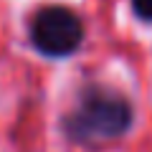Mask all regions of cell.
Listing matches in <instances>:
<instances>
[{
  "label": "cell",
  "mask_w": 152,
  "mask_h": 152,
  "mask_svg": "<svg viewBox=\"0 0 152 152\" xmlns=\"http://www.w3.org/2000/svg\"><path fill=\"white\" fill-rule=\"evenodd\" d=\"M129 124L132 107L122 94L107 86H89L66 117V134L81 145H102L122 137Z\"/></svg>",
  "instance_id": "6da1fadb"
},
{
  "label": "cell",
  "mask_w": 152,
  "mask_h": 152,
  "mask_svg": "<svg viewBox=\"0 0 152 152\" xmlns=\"http://www.w3.org/2000/svg\"><path fill=\"white\" fill-rule=\"evenodd\" d=\"M31 38L41 53L51 58H64L81 46L84 26L74 10L61 5H48L36 13L31 26Z\"/></svg>",
  "instance_id": "7a4b0ae2"
},
{
  "label": "cell",
  "mask_w": 152,
  "mask_h": 152,
  "mask_svg": "<svg viewBox=\"0 0 152 152\" xmlns=\"http://www.w3.org/2000/svg\"><path fill=\"white\" fill-rule=\"evenodd\" d=\"M132 8H134L137 18L152 23V0H132Z\"/></svg>",
  "instance_id": "3957f363"
}]
</instances>
